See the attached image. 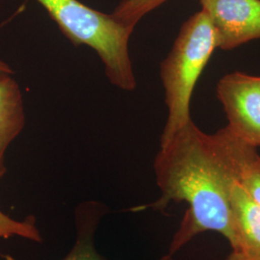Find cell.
Returning <instances> with one entry per match:
<instances>
[{
  "label": "cell",
  "mask_w": 260,
  "mask_h": 260,
  "mask_svg": "<svg viewBox=\"0 0 260 260\" xmlns=\"http://www.w3.org/2000/svg\"><path fill=\"white\" fill-rule=\"evenodd\" d=\"M217 96L234 135L260 147V76L234 72L217 84Z\"/></svg>",
  "instance_id": "4"
},
{
  "label": "cell",
  "mask_w": 260,
  "mask_h": 260,
  "mask_svg": "<svg viewBox=\"0 0 260 260\" xmlns=\"http://www.w3.org/2000/svg\"><path fill=\"white\" fill-rule=\"evenodd\" d=\"M0 73L9 74V75H13L14 74L12 68L8 64H6L5 62H3L2 60H0Z\"/></svg>",
  "instance_id": "13"
},
{
  "label": "cell",
  "mask_w": 260,
  "mask_h": 260,
  "mask_svg": "<svg viewBox=\"0 0 260 260\" xmlns=\"http://www.w3.org/2000/svg\"><path fill=\"white\" fill-rule=\"evenodd\" d=\"M226 196L233 251L260 257V205L229 177Z\"/></svg>",
  "instance_id": "7"
},
{
  "label": "cell",
  "mask_w": 260,
  "mask_h": 260,
  "mask_svg": "<svg viewBox=\"0 0 260 260\" xmlns=\"http://www.w3.org/2000/svg\"><path fill=\"white\" fill-rule=\"evenodd\" d=\"M210 20L216 47L233 50L260 39V0H200Z\"/></svg>",
  "instance_id": "5"
},
{
  "label": "cell",
  "mask_w": 260,
  "mask_h": 260,
  "mask_svg": "<svg viewBox=\"0 0 260 260\" xmlns=\"http://www.w3.org/2000/svg\"><path fill=\"white\" fill-rule=\"evenodd\" d=\"M105 207L96 202H87L75 211L76 238L72 250L62 260H105L94 247V234ZM161 260H174L167 254Z\"/></svg>",
  "instance_id": "9"
},
{
  "label": "cell",
  "mask_w": 260,
  "mask_h": 260,
  "mask_svg": "<svg viewBox=\"0 0 260 260\" xmlns=\"http://www.w3.org/2000/svg\"><path fill=\"white\" fill-rule=\"evenodd\" d=\"M11 75L0 73V178L6 173L5 152L25 124L22 93Z\"/></svg>",
  "instance_id": "8"
},
{
  "label": "cell",
  "mask_w": 260,
  "mask_h": 260,
  "mask_svg": "<svg viewBox=\"0 0 260 260\" xmlns=\"http://www.w3.org/2000/svg\"><path fill=\"white\" fill-rule=\"evenodd\" d=\"M12 236H19L39 243L43 241L33 218L18 221L0 210V238H10Z\"/></svg>",
  "instance_id": "11"
},
{
  "label": "cell",
  "mask_w": 260,
  "mask_h": 260,
  "mask_svg": "<svg viewBox=\"0 0 260 260\" xmlns=\"http://www.w3.org/2000/svg\"><path fill=\"white\" fill-rule=\"evenodd\" d=\"M216 47L212 24L201 10L182 24L167 57L160 64L168 116L161 138L191 121L190 105L198 83Z\"/></svg>",
  "instance_id": "3"
},
{
  "label": "cell",
  "mask_w": 260,
  "mask_h": 260,
  "mask_svg": "<svg viewBox=\"0 0 260 260\" xmlns=\"http://www.w3.org/2000/svg\"><path fill=\"white\" fill-rule=\"evenodd\" d=\"M225 260H260V257H255V256H250L246 255L240 252L233 251L229 255V257Z\"/></svg>",
  "instance_id": "12"
},
{
  "label": "cell",
  "mask_w": 260,
  "mask_h": 260,
  "mask_svg": "<svg viewBox=\"0 0 260 260\" xmlns=\"http://www.w3.org/2000/svg\"><path fill=\"white\" fill-rule=\"evenodd\" d=\"M205 135L191 120L160 139L154 172L161 195L148 207L162 211L172 203H185L188 206L170 245L168 254L172 256L198 234L206 232L222 234L230 245L233 242L228 177Z\"/></svg>",
  "instance_id": "1"
},
{
  "label": "cell",
  "mask_w": 260,
  "mask_h": 260,
  "mask_svg": "<svg viewBox=\"0 0 260 260\" xmlns=\"http://www.w3.org/2000/svg\"><path fill=\"white\" fill-rule=\"evenodd\" d=\"M166 1L168 0H121L111 16L123 26L134 30L147 14Z\"/></svg>",
  "instance_id": "10"
},
{
  "label": "cell",
  "mask_w": 260,
  "mask_h": 260,
  "mask_svg": "<svg viewBox=\"0 0 260 260\" xmlns=\"http://www.w3.org/2000/svg\"><path fill=\"white\" fill-rule=\"evenodd\" d=\"M205 142L225 175L260 205V154L257 148L226 126L205 135Z\"/></svg>",
  "instance_id": "6"
},
{
  "label": "cell",
  "mask_w": 260,
  "mask_h": 260,
  "mask_svg": "<svg viewBox=\"0 0 260 260\" xmlns=\"http://www.w3.org/2000/svg\"><path fill=\"white\" fill-rule=\"evenodd\" d=\"M67 39L75 46L91 47L100 57L109 81L123 91L137 82L129 55L133 30L110 15L92 9L79 0H37Z\"/></svg>",
  "instance_id": "2"
}]
</instances>
